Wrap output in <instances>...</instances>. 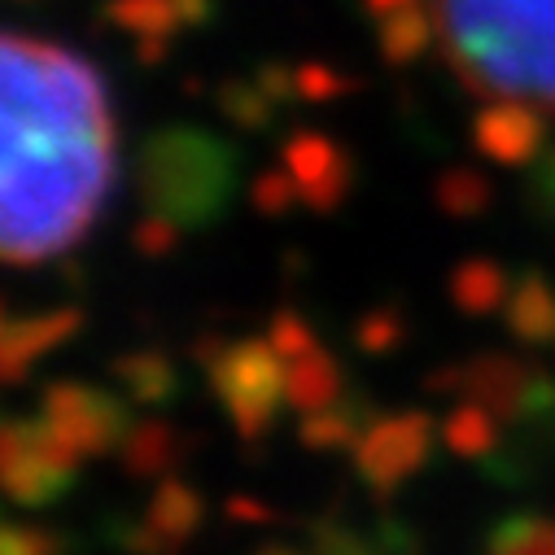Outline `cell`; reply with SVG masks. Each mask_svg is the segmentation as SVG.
Listing matches in <instances>:
<instances>
[{
  "label": "cell",
  "instance_id": "cell-24",
  "mask_svg": "<svg viewBox=\"0 0 555 555\" xmlns=\"http://www.w3.org/2000/svg\"><path fill=\"white\" fill-rule=\"evenodd\" d=\"M490 202H494V193H490V180H486L481 171H473V167H451V171H442V180H438V206H442L447 215L473 219V215H486Z\"/></svg>",
  "mask_w": 555,
  "mask_h": 555
},
{
  "label": "cell",
  "instance_id": "cell-12",
  "mask_svg": "<svg viewBox=\"0 0 555 555\" xmlns=\"http://www.w3.org/2000/svg\"><path fill=\"white\" fill-rule=\"evenodd\" d=\"M376 421V411L363 393H341L337 402L320 406V411H307L302 425H298V442L307 451H354L359 438L367 434V425Z\"/></svg>",
  "mask_w": 555,
  "mask_h": 555
},
{
  "label": "cell",
  "instance_id": "cell-35",
  "mask_svg": "<svg viewBox=\"0 0 555 555\" xmlns=\"http://www.w3.org/2000/svg\"><path fill=\"white\" fill-rule=\"evenodd\" d=\"M254 555H298V551H294V546H275V542H271V546H262V551H254Z\"/></svg>",
  "mask_w": 555,
  "mask_h": 555
},
{
  "label": "cell",
  "instance_id": "cell-29",
  "mask_svg": "<svg viewBox=\"0 0 555 555\" xmlns=\"http://www.w3.org/2000/svg\"><path fill=\"white\" fill-rule=\"evenodd\" d=\"M525 197L529 206L555 223V145L542 150L533 163H529V184H525Z\"/></svg>",
  "mask_w": 555,
  "mask_h": 555
},
{
  "label": "cell",
  "instance_id": "cell-19",
  "mask_svg": "<svg viewBox=\"0 0 555 555\" xmlns=\"http://www.w3.org/2000/svg\"><path fill=\"white\" fill-rule=\"evenodd\" d=\"M105 18L118 31L135 36V44H145V40H171L184 27L180 0H109Z\"/></svg>",
  "mask_w": 555,
  "mask_h": 555
},
{
  "label": "cell",
  "instance_id": "cell-34",
  "mask_svg": "<svg viewBox=\"0 0 555 555\" xmlns=\"http://www.w3.org/2000/svg\"><path fill=\"white\" fill-rule=\"evenodd\" d=\"M406 5H421V0H363V10H367L372 23H380V18H389V14L406 10Z\"/></svg>",
  "mask_w": 555,
  "mask_h": 555
},
{
  "label": "cell",
  "instance_id": "cell-20",
  "mask_svg": "<svg viewBox=\"0 0 555 555\" xmlns=\"http://www.w3.org/2000/svg\"><path fill=\"white\" fill-rule=\"evenodd\" d=\"M442 442L464 460H490L499 451V415L460 398V406L442 421Z\"/></svg>",
  "mask_w": 555,
  "mask_h": 555
},
{
  "label": "cell",
  "instance_id": "cell-33",
  "mask_svg": "<svg viewBox=\"0 0 555 555\" xmlns=\"http://www.w3.org/2000/svg\"><path fill=\"white\" fill-rule=\"evenodd\" d=\"M228 516H232V520H254V525H262V520H271L275 512L262 507V503H254V499H232V503H228Z\"/></svg>",
  "mask_w": 555,
  "mask_h": 555
},
{
  "label": "cell",
  "instance_id": "cell-1",
  "mask_svg": "<svg viewBox=\"0 0 555 555\" xmlns=\"http://www.w3.org/2000/svg\"><path fill=\"white\" fill-rule=\"evenodd\" d=\"M114 184V118L101 75L49 40H5V219L14 267L66 254L88 236Z\"/></svg>",
  "mask_w": 555,
  "mask_h": 555
},
{
  "label": "cell",
  "instance_id": "cell-17",
  "mask_svg": "<svg viewBox=\"0 0 555 555\" xmlns=\"http://www.w3.org/2000/svg\"><path fill=\"white\" fill-rule=\"evenodd\" d=\"M285 376H289V406L298 415L320 411L341 398V367L324 346H311L307 354L285 359Z\"/></svg>",
  "mask_w": 555,
  "mask_h": 555
},
{
  "label": "cell",
  "instance_id": "cell-3",
  "mask_svg": "<svg viewBox=\"0 0 555 555\" xmlns=\"http://www.w3.org/2000/svg\"><path fill=\"white\" fill-rule=\"evenodd\" d=\"M135 184L150 215L171 219L184 232H202L228 215L241 189V154L210 127L167 122L145 135Z\"/></svg>",
  "mask_w": 555,
  "mask_h": 555
},
{
  "label": "cell",
  "instance_id": "cell-27",
  "mask_svg": "<svg viewBox=\"0 0 555 555\" xmlns=\"http://www.w3.org/2000/svg\"><path fill=\"white\" fill-rule=\"evenodd\" d=\"M249 197H254V210H262V215H285L294 202H302L298 180L289 176V167H271V171H262V176L254 180Z\"/></svg>",
  "mask_w": 555,
  "mask_h": 555
},
{
  "label": "cell",
  "instance_id": "cell-18",
  "mask_svg": "<svg viewBox=\"0 0 555 555\" xmlns=\"http://www.w3.org/2000/svg\"><path fill=\"white\" fill-rule=\"evenodd\" d=\"M507 294H512L507 271L490 258H468L451 271V302L464 315H494L507 307Z\"/></svg>",
  "mask_w": 555,
  "mask_h": 555
},
{
  "label": "cell",
  "instance_id": "cell-25",
  "mask_svg": "<svg viewBox=\"0 0 555 555\" xmlns=\"http://www.w3.org/2000/svg\"><path fill=\"white\" fill-rule=\"evenodd\" d=\"M311 555H389L385 542L341 525L337 516H324L311 525Z\"/></svg>",
  "mask_w": 555,
  "mask_h": 555
},
{
  "label": "cell",
  "instance_id": "cell-10",
  "mask_svg": "<svg viewBox=\"0 0 555 555\" xmlns=\"http://www.w3.org/2000/svg\"><path fill=\"white\" fill-rule=\"evenodd\" d=\"M285 167L298 180V193L311 210H337L350 197L354 167L346 150L324 131H294L285 141Z\"/></svg>",
  "mask_w": 555,
  "mask_h": 555
},
{
  "label": "cell",
  "instance_id": "cell-2",
  "mask_svg": "<svg viewBox=\"0 0 555 555\" xmlns=\"http://www.w3.org/2000/svg\"><path fill=\"white\" fill-rule=\"evenodd\" d=\"M434 23L468 92L555 114V0H434Z\"/></svg>",
  "mask_w": 555,
  "mask_h": 555
},
{
  "label": "cell",
  "instance_id": "cell-7",
  "mask_svg": "<svg viewBox=\"0 0 555 555\" xmlns=\"http://www.w3.org/2000/svg\"><path fill=\"white\" fill-rule=\"evenodd\" d=\"M40 415L44 421L83 455H109L122 447L127 429H131V415H127V402L96 389V385H83V380H53L40 398Z\"/></svg>",
  "mask_w": 555,
  "mask_h": 555
},
{
  "label": "cell",
  "instance_id": "cell-26",
  "mask_svg": "<svg viewBox=\"0 0 555 555\" xmlns=\"http://www.w3.org/2000/svg\"><path fill=\"white\" fill-rule=\"evenodd\" d=\"M70 538L44 525H18L10 520L0 529V555H70Z\"/></svg>",
  "mask_w": 555,
  "mask_h": 555
},
{
  "label": "cell",
  "instance_id": "cell-11",
  "mask_svg": "<svg viewBox=\"0 0 555 555\" xmlns=\"http://www.w3.org/2000/svg\"><path fill=\"white\" fill-rule=\"evenodd\" d=\"M79 328H83V311H75V307H53V311H36V315H10L5 328H0V367H5V380L18 385L36 359H44L62 341H70Z\"/></svg>",
  "mask_w": 555,
  "mask_h": 555
},
{
  "label": "cell",
  "instance_id": "cell-16",
  "mask_svg": "<svg viewBox=\"0 0 555 555\" xmlns=\"http://www.w3.org/2000/svg\"><path fill=\"white\" fill-rule=\"evenodd\" d=\"M114 380L141 406H167L180 393V372L163 350H131L114 359Z\"/></svg>",
  "mask_w": 555,
  "mask_h": 555
},
{
  "label": "cell",
  "instance_id": "cell-15",
  "mask_svg": "<svg viewBox=\"0 0 555 555\" xmlns=\"http://www.w3.org/2000/svg\"><path fill=\"white\" fill-rule=\"evenodd\" d=\"M202 520H206V503H202V494L184 481V477H163L158 481V490H154V499H150V507H145V525L163 538V542H171L176 551L202 529Z\"/></svg>",
  "mask_w": 555,
  "mask_h": 555
},
{
  "label": "cell",
  "instance_id": "cell-9",
  "mask_svg": "<svg viewBox=\"0 0 555 555\" xmlns=\"http://www.w3.org/2000/svg\"><path fill=\"white\" fill-rule=\"evenodd\" d=\"M542 141H546V109L520 96H494L473 122L477 154L499 167H529L542 154Z\"/></svg>",
  "mask_w": 555,
  "mask_h": 555
},
{
  "label": "cell",
  "instance_id": "cell-28",
  "mask_svg": "<svg viewBox=\"0 0 555 555\" xmlns=\"http://www.w3.org/2000/svg\"><path fill=\"white\" fill-rule=\"evenodd\" d=\"M402 337H406V328H402V315H398L393 307H376V311L363 315L359 328H354V341H359L363 354H385V350H393Z\"/></svg>",
  "mask_w": 555,
  "mask_h": 555
},
{
  "label": "cell",
  "instance_id": "cell-32",
  "mask_svg": "<svg viewBox=\"0 0 555 555\" xmlns=\"http://www.w3.org/2000/svg\"><path fill=\"white\" fill-rule=\"evenodd\" d=\"M180 232H184V228H176L171 219H158V215H150V223H141V228H135V245H141L145 254H154V258H163V254H171V249H176Z\"/></svg>",
  "mask_w": 555,
  "mask_h": 555
},
{
  "label": "cell",
  "instance_id": "cell-8",
  "mask_svg": "<svg viewBox=\"0 0 555 555\" xmlns=\"http://www.w3.org/2000/svg\"><path fill=\"white\" fill-rule=\"evenodd\" d=\"M533 380H538V367L494 350V354H477V359H468L460 367H442L429 380V389L460 393L464 402H477L490 415H499L503 425H516L529 393H533Z\"/></svg>",
  "mask_w": 555,
  "mask_h": 555
},
{
  "label": "cell",
  "instance_id": "cell-22",
  "mask_svg": "<svg viewBox=\"0 0 555 555\" xmlns=\"http://www.w3.org/2000/svg\"><path fill=\"white\" fill-rule=\"evenodd\" d=\"M486 555H555V520L538 512H512L490 529Z\"/></svg>",
  "mask_w": 555,
  "mask_h": 555
},
{
  "label": "cell",
  "instance_id": "cell-13",
  "mask_svg": "<svg viewBox=\"0 0 555 555\" xmlns=\"http://www.w3.org/2000/svg\"><path fill=\"white\" fill-rule=\"evenodd\" d=\"M503 320H507V333L525 346L555 341V289L542 271H525L520 281H512Z\"/></svg>",
  "mask_w": 555,
  "mask_h": 555
},
{
  "label": "cell",
  "instance_id": "cell-4",
  "mask_svg": "<svg viewBox=\"0 0 555 555\" xmlns=\"http://www.w3.org/2000/svg\"><path fill=\"white\" fill-rule=\"evenodd\" d=\"M197 359L236 434L245 442H258L275 425L281 402H289L285 354L271 346V337H236V341L210 337L197 346Z\"/></svg>",
  "mask_w": 555,
  "mask_h": 555
},
{
  "label": "cell",
  "instance_id": "cell-5",
  "mask_svg": "<svg viewBox=\"0 0 555 555\" xmlns=\"http://www.w3.org/2000/svg\"><path fill=\"white\" fill-rule=\"evenodd\" d=\"M79 451L44 421L31 415H14L0 434V473H5V490L18 507H49L57 503L79 473Z\"/></svg>",
  "mask_w": 555,
  "mask_h": 555
},
{
  "label": "cell",
  "instance_id": "cell-23",
  "mask_svg": "<svg viewBox=\"0 0 555 555\" xmlns=\"http://www.w3.org/2000/svg\"><path fill=\"white\" fill-rule=\"evenodd\" d=\"M219 109H223L228 122H236L245 131H262V127H271L281 101H275L258 79H249V83L245 79H232V83L219 88Z\"/></svg>",
  "mask_w": 555,
  "mask_h": 555
},
{
  "label": "cell",
  "instance_id": "cell-6",
  "mask_svg": "<svg viewBox=\"0 0 555 555\" xmlns=\"http://www.w3.org/2000/svg\"><path fill=\"white\" fill-rule=\"evenodd\" d=\"M434 451V421L425 411L376 415L354 447V468L376 499H389L406 477L425 468Z\"/></svg>",
  "mask_w": 555,
  "mask_h": 555
},
{
  "label": "cell",
  "instance_id": "cell-31",
  "mask_svg": "<svg viewBox=\"0 0 555 555\" xmlns=\"http://www.w3.org/2000/svg\"><path fill=\"white\" fill-rule=\"evenodd\" d=\"M294 79H298V96H302V101H333V96L350 92V79L337 75V70L324 66V62H307V66H298Z\"/></svg>",
  "mask_w": 555,
  "mask_h": 555
},
{
  "label": "cell",
  "instance_id": "cell-30",
  "mask_svg": "<svg viewBox=\"0 0 555 555\" xmlns=\"http://www.w3.org/2000/svg\"><path fill=\"white\" fill-rule=\"evenodd\" d=\"M271 346L281 350L285 359H298V354H307L311 346H320L315 341V333L307 328V320L298 315V311H275V320H271Z\"/></svg>",
  "mask_w": 555,
  "mask_h": 555
},
{
  "label": "cell",
  "instance_id": "cell-14",
  "mask_svg": "<svg viewBox=\"0 0 555 555\" xmlns=\"http://www.w3.org/2000/svg\"><path fill=\"white\" fill-rule=\"evenodd\" d=\"M189 442L176 434V425L167 421H141V425H131L122 447H118V460L127 468V477H171L176 464L184 460Z\"/></svg>",
  "mask_w": 555,
  "mask_h": 555
},
{
  "label": "cell",
  "instance_id": "cell-21",
  "mask_svg": "<svg viewBox=\"0 0 555 555\" xmlns=\"http://www.w3.org/2000/svg\"><path fill=\"white\" fill-rule=\"evenodd\" d=\"M438 36V23H434V10H425V0L421 5H406L389 18L376 23V40H380V53L389 62H411V57H421L425 44Z\"/></svg>",
  "mask_w": 555,
  "mask_h": 555
}]
</instances>
